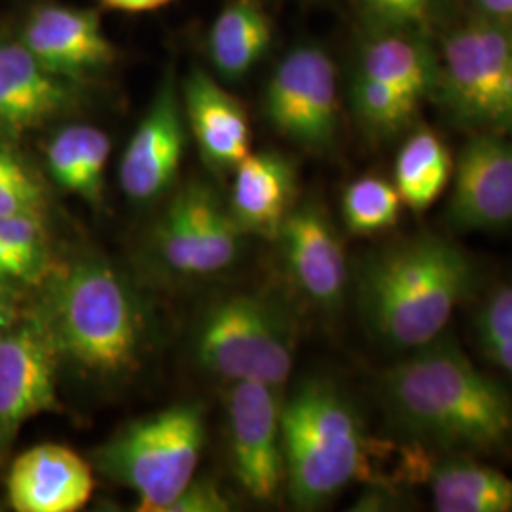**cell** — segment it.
<instances>
[{"mask_svg":"<svg viewBox=\"0 0 512 512\" xmlns=\"http://www.w3.org/2000/svg\"><path fill=\"white\" fill-rule=\"evenodd\" d=\"M382 397L395 427L421 446L458 456L512 450L511 393L452 342L433 340L391 366Z\"/></svg>","mask_w":512,"mask_h":512,"instance_id":"cell-1","label":"cell"},{"mask_svg":"<svg viewBox=\"0 0 512 512\" xmlns=\"http://www.w3.org/2000/svg\"><path fill=\"white\" fill-rule=\"evenodd\" d=\"M476 262L458 243L420 234L391 243L363 262L359 300L372 332L391 348L437 340L476 287Z\"/></svg>","mask_w":512,"mask_h":512,"instance_id":"cell-2","label":"cell"},{"mask_svg":"<svg viewBox=\"0 0 512 512\" xmlns=\"http://www.w3.org/2000/svg\"><path fill=\"white\" fill-rule=\"evenodd\" d=\"M285 484L294 507L313 511L365 475L370 440L336 385L308 380L281 404Z\"/></svg>","mask_w":512,"mask_h":512,"instance_id":"cell-3","label":"cell"},{"mask_svg":"<svg viewBox=\"0 0 512 512\" xmlns=\"http://www.w3.org/2000/svg\"><path fill=\"white\" fill-rule=\"evenodd\" d=\"M46 321L61 355L82 370L114 378L137 365L145 319L122 275L95 258H82L57 277Z\"/></svg>","mask_w":512,"mask_h":512,"instance_id":"cell-4","label":"cell"},{"mask_svg":"<svg viewBox=\"0 0 512 512\" xmlns=\"http://www.w3.org/2000/svg\"><path fill=\"white\" fill-rule=\"evenodd\" d=\"M205 437L202 404H173L120 429L93 452V463L137 494V511L162 512L194 480Z\"/></svg>","mask_w":512,"mask_h":512,"instance_id":"cell-5","label":"cell"},{"mask_svg":"<svg viewBox=\"0 0 512 512\" xmlns=\"http://www.w3.org/2000/svg\"><path fill=\"white\" fill-rule=\"evenodd\" d=\"M433 95L461 128L512 137V21L476 14L442 38Z\"/></svg>","mask_w":512,"mask_h":512,"instance_id":"cell-6","label":"cell"},{"mask_svg":"<svg viewBox=\"0 0 512 512\" xmlns=\"http://www.w3.org/2000/svg\"><path fill=\"white\" fill-rule=\"evenodd\" d=\"M202 365L220 378L281 387L293 370V330L264 298L239 294L211 306L196 336Z\"/></svg>","mask_w":512,"mask_h":512,"instance_id":"cell-7","label":"cell"},{"mask_svg":"<svg viewBox=\"0 0 512 512\" xmlns=\"http://www.w3.org/2000/svg\"><path fill=\"white\" fill-rule=\"evenodd\" d=\"M264 110L270 124L296 145L329 148L338 129V86L329 54L298 46L285 55L266 86Z\"/></svg>","mask_w":512,"mask_h":512,"instance_id":"cell-8","label":"cell"},{"mask_svg":"<svg viewBox=\"0 0 512 512\" xmlns=\"http://www.w3.org/2000/svg\"><path fill=\"white\" fill-rule=\"evenodd\" d=\"M61 349L46 317L16 321L0 338V450L23 423L57 410Z\"/></svg>","mask_w":512,"mask_h":512,"instance_id":"cell-9","label":"cell"},{"mask_svg":"<svg viewBox=\"0 0 512 512\" xmlns=\"http://www.w3.org/2000/svg\"><path fill=\"white\" fill-rule=\"evenodd\" d=\"M241 230L230 211L203 184H188L167 205L156 230V247L175 274H217L238 258Z\"/></svg>","mask_w":512,"mask_h":512,"instance_id":"cell-10","label":"cell"},{"mask_svg":"<svg viewBox=\"0 0 512 512\" xmlns=\"http://www.w3.org/2000/svg\"><path fill=\"white\" fill-rule=\"evenodd\" d=\"M277 389L236 382L228 393V437L234 476L258 501H274L285 484V450Z\"/></svg>","mask_w":512,"mask_h":512,"instance_id":"cell-11","label":"cell"},{"mask_svg":"<svg viewBox=\"0 0 512 512\" xmlns=\"http://www.w3.org/2000/svg\"><path fill=\"white\" fill-rule=\"evenodd\" d=\"M444 219L459 232L512 226V137L473 133L459 152Z\"/></svg>","mask_w":512,"mask_h":512,"instance_id":"cell-12","label":"cell"},{"mask_svg":"<svg viewBox=\"0 0 512 512\" xmlns=\"http://www.w3.org/2000/svg\"><path fill=\"white\" fill-rule=\"evenodd\" d=\"M184 145L183 103L167 78L120 160V186L129 200L147 203L162 196L181 169Z\"/></svg>","mask_w":512,"mask_h":512,"instance_id":"cell-13","label":"cell"},{"mask_svg":"<svg viewBox=\"0 0 512 512\" xmlns=\"http://www.w3.org/2000/svg\"><path fill=\"white\" fill-rule=\"evenodd\" d=\"M277 238L300 291L319 308L336 310L348 287V260L327 211L317 202L293 207Z\"/></svg>","mask_w":512,"mask_h":512,"instance_id":"cell-14","label":"cell"},{"mask_svg":"<svg viewBox=\"0 0 512 512\" xmlns=\"http://www.w3.org/2000/svg\"><path fill=\"white\" fill-rule=\"evenodd\" d=\"M48 71L80 80L109 67L114 48L97 12L73 6H42L31 14L19 40Z\"/></svg>","mask_w":512,"mask_h":512,"instance_id":"cell-15","label":"cell"},{"mask_svg":"<svg viewBox=\"0 0 512 512\" xmlns=\"http://www.w3.org/2000/svg\"><path fill=\"white\" fill-rule=\"evenodd\" d=\"M76 82L48 71L21 42H0V135L18 137L71 109Z\"/></svg>","mask_w":512,"mask_h":512,"instance_id":"cell-16","label":"cell"},{"mask_svg":"<svg viewBox=\"0 0 512 512\" xmlns=\"http://www.w3.org/2000/svg\"><path fill=\"white\" fill-rule=\"evenodd\" d=\"M92 465L61 444H40L10 467L8 499L18 512H74L93 494Z\"/></svg>","mask_w":512,"mask_h":512,"instance_id":"cell-17","label":"cell"},{"mask_svg":"<svg viewBox=\"0 0 512 512\" xmlns=\"http://www.w3.org/2000/svg\"><path fill=\"white\" fill-rule=\"evenodd\" d=\"M296 192L294 165L272 150L249 152L236 165L230 215L243 234L277 238Z\"/></svg>","mask_w":512,"mask_h":512,"instance_id":"cell-18","label":"cell"},{"mask_svg":"<svg viewBox=\"0 0 512 512\" xmlns=\"http://www.w3.org/2000/svg\"><path fill=\"white\" fill-rule=\"evenodd\" d=\"M183 107L203 160L236 167L251 152V128L243 105L203 71L188 74Z\"/></svg>","mask_w":512,"mask_h":512,"instance_id":"cell-19","label":"cell"},{"mask_svg":"<svg viewBox=\"0 0 512 512\" xmlns=\"http://www.w3.org/2000/svg\"><path fill=\"white\" fill-rule=\"evenodd\" d=\"M357 73L421 101L437 88L439 52L421 31L374 33L361 50Z\"/></svg>","mask_w":512,"mask_h":512,"instance_id":"cell-20","label":"cell"},{"mask_svg":"<svg viewBox=\"0 0 512 512\" xmlns=\"http://www.w3.org/2000/svg\"><path fill=\"white\" fill-rule=\"evenodd\" d=\"M439 512H512V478L473 459L452 458L429 471Z\"/></svg>","mask_w":512,"mask_h":512,"instance_id":"cell-21","label":"cell"},{"mask_svg":"<svg viewBox=\"0 0 512 512\" xmlns=\"http://www.w3.org/2000/svg\"><path fill=\"white\" fill-rule=\"evenodd\" d=\"M272 44V25L255 0H232L211 25L207 52L217 73L238 80Z\"/></svg>","mask_w":512,"mask_h":512,"instance_id":"cell-22","label":"cell"},{"mask_svg":"<svg viewBox=\"0 0 512 512\" xmlns=\"http://www.w3.org/2000/svg\"><path fill=\"white\" fill-rule=\"evenodd\" d=\"M452 158L431 129H416L397 154L395 186L410 209L425 211L450 183Z\"/></svg>","mask_w":512,"mask_h":512,"instance_id":"cell-23","label":"cell"},{"mask_svg":"<svg viewBox=\"0 0 512 512\" xmlns=\"http://www.w3.org/2000/svg\"><path fill=\"white\" fill-rule=\"evenodd\" d=\"M351 103L357 120L370 135L391 137L410 126L421 101L357 73L351 84Z\"/></svg>","mask_w":512,"mask_h":512,"instance_id":"cell-24","label":"cell"},{"mask_svg":"<svg viewBox=\"0 0 512 512\" xmlns=\"http://www.w3.org/2000/svg\"><path fill=\"white\" fill-rule=\"evenodd\" d=\"M403 198L395 184L380 177H361L342 198V215L351 234L370 236L397 224Z\"/></svg>","mask_w":512,"mask_h":512,"instance_id":"cell-25","label":"cell"},{"mask_svg":"<svg viewBox=\"0 0 512 512\" xmlns=\"http://www.w3.org/2000/svg\"><path fill=\"white\" fill-rule=\"evenodd\" d=\"M475 327L484 355L512 380V285L490 294L476 315Z\"/></svg>","mask_w":512,"mask_h":512,"instance_id":"cell-26","label":"cell"},{"mask_svg":"<svg viewBox=\"0 0 512 512\" xmlns=\"http://www.w3.org/2000/svg\"><path fill=\"white\" fill-rule=\"evenodd\" d=\"M374 33L421 31L440 18L446 0H353Z\"/></svg>","mask_w":512,"mask_h":512,"instance_id":"cell-27","label":"cell"},{"mask_svg":"<svg viewBox=\"0 0 512 512\" xmlns=\"http://www.w3.org/2000/svg\"><path fill=\"white\" fill-rule=\"evenodd\" d=\"M110 156V139L105 131L82 124L80 128V186L82 200L99 207L105 192V171Z\"/></svg>","mask_w":512,"mask_h":512,"instance_id":"cell-28","label":"cell"},{"mask_svg":"<svg viewBox=\"0 0 512 512\" xmlns=\"http://www.w3.org/2000/svg\"><path fill=\"white\" fill-rule=\"evenodd\" d=\"M0 239L27 264H31L38 274L42 272L48 253L44 213L0 217Z\"/></svg>","mask_w":512,"mask_h":512,"instance_id":"cell-29","label":"cell"},{"mask_svg":"<svg viewBox=\"0 0 512 512\" xmlns=\"http://www.w3.org/2000/svg\"><path fill=\"white\" fill-rule=\"evenodd\" d=\"M48 171L67 192H78L80 181V124L59 129L46 148Z\"/></svg>","mask_w":512,"mask_h":512,"instance_id":"cell-30","label":"cell"},{"mask_svg":"<svg viewBox=\"0 0 512 512\" xmlns=\"http://www.w3.org/2000/svg\"><path fill=\"white\" fill-rule=\"evenodd\" d=\"M44 213V194L31 173L0 183V217Z\"/></svg>","mask_w":512,"mask_h":512,"instance_id":"cell-31","label":"cell"},{"mask_svg":"<svg viewBox=\"0 0 512 512\" xmlns=\"http://www.w3.org/2000/svg\"><path fill=\"white\" fill-rule=\"evenodd\" d=\"M230 509V501L213 482L192 480L162 512H226Z\"/></svg>","mask_w":512,"mask_h":512,"instance_id":"cell-32","label":"cell"},{"mask_svg":"<svg viewBox=\"0 0 512 512\" xmlns=\"http://www.w3.org/2000/svg\"><path fill=\"white\" fill-rule=\"evenodd\" d=\"M38 272L27 264L21 256L16 255L2 239H0V283L8 281H29L37 277Z\"/></svg>","mask_w":512,"mask_h":512,"instance_id":"cell-33","label":"cell"},{"mask_svg":"<svg viewBox=\"0 0 512 512\" xmlns=\"http://www.w3.org/2000/svg\"><path fill=\"white\" fill-rule=\"evenodd\" d=\"M27 167L10 148L0 147V183L27 175Z\"/></svg>","mask_w":512,"mask_h":512,"instance_id":"cell-34","label":"cell"},{"mask_svg":"<svg viewBox=\"0 0 512 512\" xmlns=\"http://www.w3.org/2000/svg\"><path fill=\"white\" fill-rule=\"evenodd\" d=\"M476 12L486 18L512 21V0H471Z\"/></svg>","mask_w":512,"mask_h":512,"instance_id":"cell-35","label":"cell"},{"mask_svg":"<svg viewBox=\"0 0 512 512\" xmlns=\"http://www.w3.org/2000/svg\"><path fill=\"white\" fill-rule=\"evenodd\" d=\"M109 8L122 10V12H147V10H156L169 4L171 0H101Z\"/></svg>","mask_w":512,"mask_h":512,"instance_id":"cell-36","label":"cell"},{"mask_svg":"<svg viewBox=\"0 0 512 512\" xmlns=\"http://www.w3.org/2000/svg\"><path fill=\"white\" fill-rule=\"evenodd\" d=\"M16 321H18L16 306H14L12 298L6 294L4 285L0 283V338H2V334L10 329Z\"/></svg>","mask_w":512,"mask_h":512,"instance_id":"cell-37","label":"cell"}]
</instances>
